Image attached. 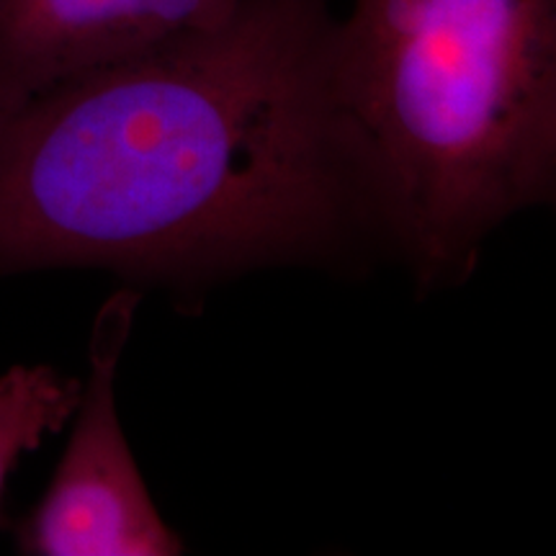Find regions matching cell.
Instances as JSON below:
<instances>
[{"label":"cell","mask_w":556,"mask_h":556,"mask_svg":"<svg viewBox=\"0 0 556 556\" xmlns=\"http://www.w3.org/2000/svg\"><path fill=\"white\" fill-rule=\"evenodd\" d=\"M332 0L83 70L0 114V278L99 268L201 291L387 255L330 75Z\"/></svg>","instance_id":"obj_1"},{"label":"cell","mask_w":556,"mask_h":556,"mask_svg":"<svg viewBox=\"0 0 556 556\" xmlns=\"http://www.w3.org/2000/svg\"><path fill=\"white\" fill-rule=\"evenodd\" d=\"M330 75L387 258L420 291L556 197V0H351Z\"/></svg>","instance_id":"obj_2"},{"label":"cell","mask_w":556,"mask_h":556,"mask_svg":"<svg viewBox=\"0 0 556 556\" xmlns=\"http://www.w3.org/2000/svg\"><path fill=\"white\" fill-rule=\"evenodd\" d=\"M142 304L124 283L96 312L88 371L67 426V446L37 507L16 528L26 556H178L184 539L160 516L124 433L116 379Z\"/></svg>","instance_id":"obj_3"},{"label":"cell","mask_w":556,"mask_h":556,"mask_svg":"<svg viewBox=\"0 0 556 556\" xmlns=\"http://www.w3.org/2000/svg\"><path fill=\"white\" fill-rule=\"evenodd\" d=\"M248 0H0V114L39 90L222 26Z\"/></svg>","instance_id":"obj_4"},{"label":"cell","mask_w":556,"mask_h":556,"mask_svg":"<svg viewBox=\"0 0 556 556\" xmlns=\"http://www.w3.org/2000/svg\"><path fill=\"white\" fill-rule=\"evenodd\" d=\"M80 379L50 364H16L0 374V495L21 456L65 430Z\"/></svg>","instance_id":"obj_5"}]
</instances>
